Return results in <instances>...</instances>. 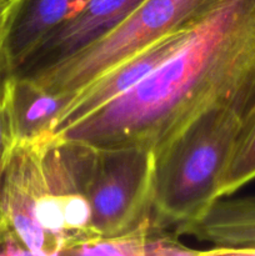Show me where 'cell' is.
Returning <instances> with one entry per match:
<instances>
[{"label":"cell","mask_w":255,"mask_h":256,"mask_svg":"<svg viewBox=\"0 0 255 256\" xmlns=\"http://www.w3.org/2000/svg\"><path fill=\"white\" fill-rule=\"evenodd\" d=\"M212 109L255 119V0H214L149 76L52 136L94 148L164 149Z\"/></svg>","instance_id":"1"},{"label":"cell","mask_w":255,"mask_h":256,"mask_svg":"<svg viewBox=\"0 0 255 256\" xmlns=\"http://www.w3.org/2000/svg\"><path fill=\"white\" fill-rule=\"evenodd\" d=\"M244 126L232 110H209L154 154V226H179L204 216L220 198L222 176Z\"/></svg>","instance_id":"2"},{"label":"cell","mask_w":255,"mask_h":256,"mask_svg":"<svg viewBox=\"0 0 255 256\" xmlns=\"http://www.w3.org/2000/svg\"><path fill=\"white\" fill-rule=\"evenodd\" d=\"M212 2L142 0L124 22L102 39L68 59L25 78L50 94H72L122 60L168 35L192 26Z\"/></svg>","instance_id":"3"},{"label":"cell","mask_w":255,"mask_h":256,"mask_svg":"<svg viewBox=\"0 0 255 256\" xmlns=\"http://www.w3.org/2000/svg\"><path fill=\"white\" fill-rule=\"evenodd\" d=\"M154 168L155 155L148 148H94L86 194L98 238L124 234L152 220Z\"/></svg>","instance_id":"4"},{"label":"cell","mask_w":255,"mask_h":256,"mask_svg":"<svg viewBox=\"0 0 255 256\" xmlns=\"http://www.w3.org/2000/svg\"><path fill=\"white\" fill-rule=\"evenodd\" d=\"M192 26L162 38L70 94L52 122V135L76 124L136 86L176 52Z\"/></svg>","instance_id":"5"},{"label":"cell","mask_w":255,"mask_h":256,"mask_svg":"<svg viewBox=\"0 0 255 256\" xmlns=\"http://www.w3.org/2000/svg\"><path fill=\"white\" fill-rule=\"evenodd\" d=\"M142 0H86L72 18L46 35L12 74L32 75L98 42L124 22Z\"/></svg>","instance_id":"6"},{"label":"cell","mask_w":255,"mask_h":256,"mask_svg":"<svg viewBox=\"0 0 255 256\" xmlns=\"http://www.w3.org/2000/svg\"><path fill=\"white\" fill-rule=\"evenodd\" d=\"M176 234L212 245L204 255L255 256V195L219 198L199 220L179 225Z\"/></svg>","instance_id":"7"},{"label":"cell","mask_w":255,"mask_h":256,"mask_svg":"<svg viewBox=\"0 0 255 256\" xmlns=\"http://www.w3.org/2000/svg\"><path fill=\"white\" fill-rule=\"evenodd\" d=\"M85 2L86 0H19L2 48L10 72L19 69L40 42L78 12Z\"/></svg>","instance_id":"8"},{"label":"cell","mask_w":255,"mask_h":256,"mask_svg":"<svg viewBox=\"0 0 255 256\" xmlns=\"http://www.w3.org/2000/svg\"><path fill=\"white\" fill-rule=\"evenodd\" d=\"M69 96L50 94L29 78L10 74L8 106L15 144L52 134V122Z\"/></svg>","instance_id":"9"},{"label":"cell","mask_w":255,"mask_h":256,"mask_svg":"<svg viewBox=\"0 0 255 256\" xmlns=\"http://www.w3.org/2000/svg\"><path fill=\"white\" fill-rule=\"evenodd\" d=\"M152 225V220H149L138 229L124 234L86 240L72 246L66 255L145 256L148 235Z\"/></svg>","instance_id":"10"},{"label":"cell","mask_w":255,"mask_h":256,"mask_svg":"<svg viewBox=\"0 0 255 256\" xmlns=\"http://www.w3.org/2000/svg\"><path fill=\"white\" fill-rule=\"evenodd\" d=\"M255 180V119L242 130L220 184V198L230 196Z\"/></svg>","instance_id":"11"},{"label":"cell","mask_w":255,"mask_h":256,"mask_svg":"<svg viewBox=\"0 0 255 256\" xmlns=\"http://www.w3.org/2000/svg\"><path fill=\"white\" fill-rule=\"evenodd\" d=\"M10 74L12 72L6 64L4 52L0 49V178L5 162L15 145L12 119L8 106V80Z\"/></svg>","instance_id":"12"},{"label":"cell","mask_w":255,"mask_h":256,"mask_svg":"<svg viewBox=\"0 0 255 256\" xmlns=\"http://www.w3.org/2000/svg\"><path fill=\"white\" fill-rule=\"evenodd\" d=\"M170 255H185L196 256L204 255V252L194 250L182 244L176 235L168 234L162 232V228L152 225L149 235H148L145 256H170Z\"/></svg>","instance_id":"13"},{"label":"cell","mask_w":255,"mask_h":256,"mask_svg":"<svg viewBox=\"0 0 255 256\" xmlns=\"http://www.w3.org/2000/svg\"><path fill=\"white\" fill-rule=\"evenodd\" d=\"M18 2L19 0H0V49L4 44L5 35Z\"/></svg>","instance_id":"14"}]
</instances>
